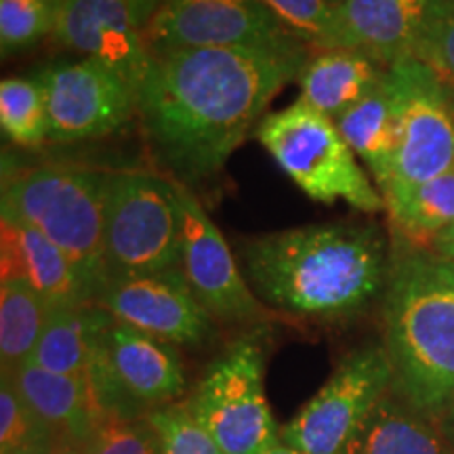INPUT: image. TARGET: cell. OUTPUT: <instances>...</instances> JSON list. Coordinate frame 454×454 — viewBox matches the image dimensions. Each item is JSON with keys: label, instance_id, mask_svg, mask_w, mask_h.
<instances>
[{"label": "cell", "instance_id": "6da1fadb", "mask_svg": "<svg viewBox=\"0 0 454 454\" xmlns=\"http://www.w3.org/2000/svg\"><path fill=\"white\" fill-rule=\"evenodd\" d=\"M311 51L184 49L156 55L137 95L147 154L194 190L213 181Z\"/></svg>", "mask_w": 454, "mask_h": 454}, {"label": "cell", "instance_id": "7a4b0ae2", "mask_svg": "<svg viewBox=\"0 0 454 454\" xmlns=\"http://www.w3.org/2000/svg\"><path fill=\"white\" fill-rule=\"evenodd\" d=\"M238 263L270 311L348 325L383 299L391 274L387 236L374 223H316L242 238Z\"/></svg>", "mask_w": 454, "mask_h": 454}, {"label": "cell", "instance_id": "3957f363", "mask_svg": "<svg viewBox=\"0 0 454 454\" xmlns=\"http://www.w3.org/2000/svg\"><path fill=\"white\" fill-rule=\"evenodd\" d=\"M383 322L394 389L438 417L454 397V259L408 248L394 259Z\"/></svg>", "mask_w": 454, "mask_h": 454}, {"label": "cell", "instance_id": "277c9868", "mask_svg": "<svg viewBox=\"0 0 454 454\" xmlns=\"http://www.w3.org/2000/svg\"><path fill=\"white\" fill-rule=\"evenodd\" d=\"M104 170L43 164L4 181L3 217L30 225L59 247L90 291V303L106 284Z\"/></svg>", "mask_w": 454, "mask_h": 454}, {"label": "cell", "instance_id": "5b68a950", "mask_svg": "<svg viewBox=\"0 0 454 454\" xmlns=\"http://www.w3.org/2000/svg\"><path fill=\"white\" fill-rule=\"evenodd\" d=\"M254 137L311 200L348 202L362 213L385 211L381 190L368 179L337 124L301 99L268 114Z\"/></svg>", "mask_w": 454, "mask_h": 454}, {"label": "cell", "instance_id": "8992f818", "mask_svg": "<svg viewBox=\"0 0 454 454\" xmlns=\"http://www.w3.org/2000/svg\"><path fill=\"white\" fill-rule=\"evenodd\" d=\"M106 282L177 270L181 213L175 181L145 170H112L104 194Z\"/></svg>", "mask_w": 454, "mask_h": 454}, {"label": "cell", "instance_id": "52a82bcc", "mask_svg": "<svg viewBox=\"0 0 454 454\" xmlns=\"http://www.w3.org/2000/svg\"><path fill=\"white\" fill-rule=\"evenodd\" d=\"M265 326L231 340L211 362L187 404L223 454H259L280 442L265 394Z\"/></svg>", "mask_w": 454, "mask_h": 454}, {"label": "cell", "instance_id": "ba28073f", "mask_svg": "<svg viewBox=\"0 0 454 454\" xmlns=\"http://www.w3.org/2000/svg\"><path fill=\"white\" fill-rule=\"evenodd\" d=\"M87 379L101 419H145L187 387L175 345L112 317L90 351Z\"/></svg>", "mask_w": 454, "mask_h": 454}, {"label": "cell", "instance_id": "9c48e42d", "mask_svg": "<svg viewBox=\"0 0 454 454\" xmlns=\"http://www.w3.org/2000/svg\"><path fill=\"white\" fill-rule=\"evenodd\" d=\"M391 387L394 371L383 345L351 351L308 404L280 427V440L303 454H343Z\"/></svg>", "mask_w": 454, "mask_h": 454}, {"label": "cell", "instance_id": "30bf717a", "mask_svg": "<svg viewBox=\"0 0 454 454\" xmlns=\"http://www.w3.org/2000/svg\"><path fill=\"white\" fill-rule=\"evenodd\" d=\"M387 76L397 124L389 184H421L450 173L454 170V90L419 59L387 67Z\"/></svg>", "mask_w": 454, "mask_h": 454}, {"label": "cell", "instance_id": "8fae6325", "mask_svg": "<svg viewBox=\"0 0 454 454\" xmlns=\"http://www.w3.org/2000/svg\"><path fill=\"white\" fill-rule=\"evenodd\" d=\"M144 38L154 57L184 49L309 51L261 0H164Z\"/></svg>", "mask_w": 454, "mask_h": 454}, {"label": "cell", "instance_id": "7c38bea8", "mask_svg": "<svg viewBox=\"0 0 454 454\" xmlns=\"http://www.w3.org/2000/svg\"><path fill=\"white\" fill-rule=\"evenodd\" d=\"M175 187L181 213L179 270L192 293L215 320L251 328L265 326L271 311L253 293L236 253L204 211L194 190L177 181Z\"/></svg>", "mask_w": 454, "mask_h": 454}, {"label": "cell", "instance_id": "4fadbf2b", "mask_svg": "<svg viewBox=\"0 0 454 454\" xmlns=\"http://www.w3.org/2000/svg\"><path fill=\"white\" fill-rule=\"evenodd\" d=\"M93 305L177 348H202L217 334L215 317L196 299L179 268L107 280Z\"/></svg>", "mask_w": 454, "mask_h": 454}, {"label": "cell", "instance_id": "5bb4252c", "mask_svg": "<svg viewBox=\"0 0 454 454\" xmlns=\"http://www.w3.org/2000/svg\"><path fill=\"white\" fill-rule=\"evenodd\" d=\"M38 78L47 90L53 144L106 137L137 116V95L98 61L51 66Z\"/></svg>", "mask_w": 454, "mask_h": 454}, {"label": "cell", "instance_id": "9a60e30c", "mask_svg": "<svg viewBox=\"0 0 454 454\" xmlns=\"http://www.w3.org/2000/svg\"><path fill=\"white\" fill-rule=\"evenodd\" d=\"M53 41L98 61L139 95L154 55L122 0H61Z\"/></svg>", "mask_w": 454, "mask_h": 454}, {"label": "cell", "instance_id": "2e32d148", "mask_svg": "<svg viewBox=\"0 0 454 454\" xmlns=\"http://www.w3.org/2000/svg\"><path fill=\"white\" fill-rule=\"evenodd\" d=\"M339 9L348 49L391 67L419 59L425 44L454 13V0H345Z\"/></svg>", "mask_w": 454, "mask_h": 454}, {"label": "cell", "instance_id": "e0dca14e", "mask_svg": "<svg viewBox=\"0 0 454 454\" xmlns=\"http://www.w3.org/2000/svg\"><path fill=\"white\" fill-rule=\"evenodd\" d=\"M3 280H24L49 303H90V291L72 259L30 225L0 219Z\"/></svg>", "mask_w": 454, "mask_h": 454}, {"label": "cell", "instance_id": "ac0fdd59", "mask_svg": "<svg viewBox=\"0 0 454 454\" xmlns=\"http://www.w3.org/2000/svg\"><path fill=\"white\" fill-rule=\"evenodd\" d=\"M9 377L38 421L59 440L87 446L104 423L84 377L47 371L32 362L21 364Z\"/></svg>", "mask_w": 454, "mask_h": 454}, {"label": "cell", "instance_id": "d6986e66", "mask_svg": "<svg viewBox=\"0 0 454 454\" xmlns=\"http://www.w3.org/2000/svg\"><path fill=\"white\" fill-rule=\"evenodd\" d=\"M385 74L387 67L357 49L314 51L299 74V99L337 122L381 84Z\"/></svg>", "mask_w": 454, "mask_h": 454}, {"label": "cell", "instance_id": "ffe728a7", "mask_svg": "<svg viewBox=\"0 0 454 454\" xmlns=\"http://www.w3.org/2000/svg\"><path fill=\"white\" fill-rule=\"evenodd\" d=\"M343 454H454V440L435 414L419 411L391 387Z\"/></svg>", "mask_w": 454, "mask_h": 454}, {"label": "cell", "instance_id": "44dd1931", "mask_svg": "<svg viewBox=\"0 0 454 454\" xmlns=\"http://www.w3.org/2000/svg\"><path fill=\"white\" fill-rule=\"evenodd\" d=\"M381 194L385 211L408 251H429L454 223V170L421 184H389Z\"/></svg>", "mask_w": 454, "mask_h": 454}, {"label": "cell", "instance_id": "7402d4cb", "mask_svg": "<svg viewBox=\"0 0 454 454\" xmlns=\"http://www.w3.org/2000/svg\"><path fill=\"white\" fill-rule=\"evenodd\" d=\"M112 316L93 303H53L32 364L59 374L84 377L95 340Z\"/></svg>", "mask_w": 454, "mask_h": 454}, {"label": "cell", "instance_id": "603a6c76", "mask_svg": "<svg viewBox=\"0 0 454 454\" xmlns=\"http://www.w3.org/2000/svg\"><path fill=\"white\" fill-rule=\"evenodd\" d=\"M334 124L354 154L371 170L379 190L387 185L397 147L395 104L387 74L366 99L351 107Z\"/></svg>", "mask_w": 454, "mask_h": 454}, {"label": "cell", "instance_id": "cb8c5ba5", "mask_svg": "<svg viewBox=\"0 0 454 454\" xmlns=\"http://www.w3.org/2000/svg\"><path fill=\"white\" fill-rule=\"evenodd\" d=\"M51 305L24 280L0 282V364L4 374L30 362Z\"/></svg>", "mask_w": 454, "mask_h": 454}, {"label": "cell", "instance_id": "d4e9b609", "mask_svg": "<svg viewBox=\"0 0 454 454\" xmlns=\"http://www.w3.org/2000/svg\"><path fill=\"white\" fill-rule=\"evenodd\" d=\"M0 127L21 147L49 141L47 90L41 78H4L0 84Z\"/></svg>", "mask_w": 454, "mask_h": 454}, {"label": "cell", "instance_id": "484cf974", "mask_svg": "<svg viewBox=\"0 0 454 454\" xmlns=\"http://www.w3.org/2000/svg\"><path fill=\"white\" fill-rule=\"evenodd\" d=\"M261 3L311 53L348 49L340 9L328 0H261Z\"/></svg>", "mask_w": 454, "mask_h": 454}, {"label": "cell", "instance_id": "4316f807", "mask_svg": "<svg viewBox=\"0 0 454 454\" xmlns=\"http://www.w3.org/2000/svg\"><path fill=\"white\" fill-rule=\"evenodd\" d=\"M61 0H0V51L21 53L53 36Z\"/></svg>", "mask_w": 454, "mask_h": 454}, {"label": "cell", "instance_id": "83f0119b", "mask_svg": "<svg viewBox=\"0 0 454 454\" xmlns=\"http://www.w3.org/2000/svg\"><path fill=\"white\" fill-rule=\"evenodd\" d=\"M147 421L162 442V454H223L196 421L187 402L156 408L147 414Z\"/></svg>", "mask_w": 454, "mask_h": 454}, {"label": "cell", "instance_id": "f1b7e54d", "mask_svg": "<svg viewBox=\"0 0 454 454\" xmlns=\"http://www.w3.org/2000/svg\"><path fill=\"white\" fill-rule=\"evenodd\" d=\"M44 434H53L38 421L24 397L15 389L9 374L0 381V454H17Z\"/></svg>", "mask_w": 454, "mask_h": 454}, {"label": "cell", "instance_id": "f546056e", "mask_svg": "<svg viewBox=\"0 0 454 454\" xmlns=\"http://www.w3.org/2000/svg\"><path fill=\"white\" fill-rule=\"evenodd\" d=\"M87 454H162V442L145 419H106L87 444Z\"/></svg>", "mask_w": 454, "mask_h": 454}, {"label": "cell", "instance_id": "4dcf8cb0", "mask_svg": "<svg viewBox=\"0 0 454 454\" xmlns=\"http://www.w3.org/2000/svg\"><path fill=\"white\" fill-rule=\"evenodd\" d=\"M419 61L427 64L448 87L454 89V13L425 44Z\"/></svg>", "mask_w": 454, "mask_h": 454}, {"label": "cell", "instance_id": "1f68e13d", "mask_svg": "<svg viewBox=\"0 0 454 454\" xmlns=\"http://www.w3.org/2000/svg\"><path fill=\"white\" fill-rule=\"evenodd\" d=\"M122 3L129 7L135 24H137L141 30H145V26L150 24V20L156 15V11L160 9L164 0H122Z\"/></svg>", "mask_w": 454, "mask_h": 454}, {"label": "cell", "instance_id": "d6a6232c", "mask_svg": "<svg viewBox=\"0 0 454 454\" xmlns=\"http://www.w3.org/2000/svg\"><path fill=\"white\" fill-rule=\"evenodd\" d=\"M434 253H438L446 259H454V223L448 225L438 236V240L434 244Z\"/></svg>", "mask_w": 454, "mask_h": 454}, {"label": "cell", "instance_id": "836d02e7", "mask_svg": "<svg viewBox=\"0 0 454 454\" xmlns=\"http://www.w3.org/2000/svg\"><path fill=\"white\" fill-rule=\"evenodd\" d=\"M57 435L55 434H44L38 440H34L30 446H26L24 450L17 454H53V448L57 444Z\"/></svg>", "mask_w": 454, "mask_h": 454}, {"label": "cell", "instance_id": "e575fe53", "mask_svg": "<svg viewBox=\"0 0 454 454\" xmlns=\"http://www.w3.org/2000/svg\"><path fill=\"white\" fill-rule=\"evenodd\" d=\"M53 454H87V446L76 444V442L70 440H57Z\"/></svg>", "mask_w": 454, "mask_h": 454}, {"label": "cell", "instance_id": "d590c367", "mask_svg": "<svg viewBox=\"0 0 454 454\" xmlns=\"http://www.w3.org/2000/svg\"><path fill=\"white\" fill-rule=\"evenodd\" d=\"M438 419H440L442 427L446 429V434L454 440V397L450 400V404H448L444 411L438 414Z\"/></svg>", "mask_w": 454, "mask_h": 454}, {"label": "cell", "instance_id": "8d00e7d4", "mask_svg": "<svg viewBox=\"0 0 454 454\" xmlns=\"http://www.w3.org/2000/svg\"><path fill=\"white\" fill-rule=\"evenodd\" d=\"M259 454H303V452L294 450V448H291L288 444H284V442L280 440V442H276L274 446L265 448V450L259 452Z\"/></svg>", "mask_w": 454, "mask_h": 454}, {"label": "cell", "instance_id": "74e56055", "mask_svg": "<svg viewBox=\"0 0 454 454\" xmlns=\"http://www.w3.org/2000/svg\"><path fill=\"white\" fill-rule=\"evenodd\" d=\"M328 3H333V4H334V7H340V4H343V3H345V0H328Z\"/></svg>", "mask_w": 454, "mask_h": 454}, {"label": "cell", "instance_id": "f35d334b", "mask_svg": "<svg viewBox=\"0 0 454 454\" xmlns=\"http://www.w3.org/2000/svg\"><path fill=\"white\" fill-rule=\"evenodd\" d=\"M450 89H452V87H450ZM452 90H454V89H452Z\"/></svg>", "mask_w": 454, "mask_h": 454}]
</instances>
